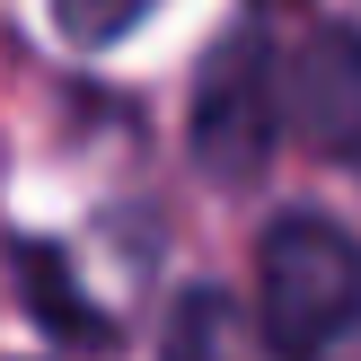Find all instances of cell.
<instances>
[{
	"label": "cell",
	"mask_w": 361,
	"mask_h": 361,
	"mask_svg": "<svg viewBox=\"0 0 361 361\" xmlns=\"http://www.w3.org/2000/svg\"><path fill=\"white\" fill-rule=\"evenodd\" d=\"M150 9H159V0H53V27H62V44L106 53V44H123Z\"/></svg>",
	"instance_id": "cell-6"
},
{
	"label": "cell",
	"mask_w": 361,
	"mask_h": 361,
	"mask_svg": "<svg viewBox=\"0 0 361 361\" xmlns=\"http://www.w3.org/2000/svg\"><path fill=\"white\" fill-rule=\"evenodd\" d=\"M9 274H18V291H27V309H35L44 335H62L71 353H115V317L80 291V274H71V256L53 238H18L9 247Z\"/></svg>",
	"instance_id": "cell-4"
},
{
	"label": "cell",
	"mask_w": 361,
	"mask_h": 361,
	"mask_svg": "<svg viewBox=\"0 0 361 361\" xmlns=\"http://www.w3.org/2000/svg\"><path fill=\"white\" fill-rule=\"evenodd\" d=\"M282 123H291V106H282V71H274V44L264 35H221L203 62V80H194V159H203V176H221V185H256L264 159H274Z\"/></svg>",
	"instance_id": "cell-2"
},
{
	"label": "cell",
	"mask_w": 361,
	"mask_h": 361,
	"mask_svg": "<svg viewBox=\"0 0 361 361\" xmlns=\"http://www.w3.org/2000/svg\"><path fill=\"white\" fill-rule=\"evenodd\" d=\"M282 106L317 159H344L361 176V27H317L282 71Z\"/></svg>",
	"instance_id": "cell-3"
},
{
	"label": "cell",
	"mask_w": 361,
	"mask_h": 361,
	"mask_svg": "<svg viewBox=\"0 0 361 361\" xmlns=\"http://www.w3.org/2000/svg\"><path fill=\"white\" fill-rule=\"evenodd\" d=\"M159 361H282L264 317H247L229 291H185L168 309V335H159Z\"/></svg>",
	"instance_id": "cell-5"
},
{
	"label": "cell",
	"mask_w": 361,
	"mask_h": 361,
	"mask_svg": "<svg viewBox=\"0 0 361 361\" xmlns=\"http://www.w3.org/2000/svg\"><path fill=\"white\" fill-rule=\"evenodd\" d=\"M256 300L282 361H317L361 326V238L326 212H282L256 247Z\"/></svg>",
	"instance_id": "cell-1"
}]
</instances>
